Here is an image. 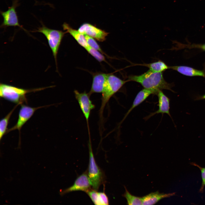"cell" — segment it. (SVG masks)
Masks as SVG:
<instances>
[{
	"mask_svg": "<svg viewBox=\"0 0 205 205\" xmlns=\"http://www.w3.org/2000/svg\"><path fill=\"white\" fill-rule=\"evenodd\" d=\"M42 24V26L38 28L35 32L43 34L46 37L52 51L57 66L58 51L62 40L67 32L60 30L49 28Z\"/></svg>",
	"mask_w": 205,
	"mask_h": 205,
	"instance_id": "4",
	"label": "cell"
},
{
	"mask_svg": "<svg viewBox=\"0 0 205 205\" xmlns=\"http://www.w3.org/2000/svg\"><path fill=\"white\" fill-rule=\"evenodd\" d=\"M21 105L18 120L16 124L7 130V133L15 130H17L20 132L22 126L32 117L36 110L46 106L32 107L23 104Z\"/></svg>",
	"mask_w": 205,
	"mask_h": 205,
	"instance_id": "8",
	"label": "cell"
},
{
	"mask_svg": "<svg viewBox=\"0 0 205 205\" xmlns=\"http://www.w3.org/2000/svg\"><path fill=\"white\" fill-rule=\"evenodd\" d=\"M158 99V110L151 113L145 118V120H147L151 116L156 114L161 113L166 114L171 118V116L170 113V99L162 91H159L157 94Z\"/></svg>",
	"mask_w": 205,
	"mask_h": 205,
	"instance_id": "11",
	"label": "cell"
},
{
	"mask_svg": "<svg viewBox=\"0 0 205 205\" xmlns=\"http://www.w3.org/2000/svg\"><path fill=\"white\" fill-rule=\"evenodd\" d=\"M85 49L88 53L94 58L98 62H101L106 61L104 56L99 51L89 46Z\"/></svg>",
	"mask_w": 205,
	"mask_h": 205,
	"instance_id": "20",
	"label": "cell"
},
{
	"mask_svg": "<svg viewBox=\"0 0 205 205\" xmlns=\"http://www.w3.org/2000/svg\"><path fill=\"white\" fill-rule=\"evenodd\" d=\"M128 81L123 80L115 75L109 73L102 93L99 114L101 118L106 104L111 97L118 91Z\"/></svg>",
	"mask_w": 205,
	"mask_h": 205,
	"instance_id": "3",
	"label": "cell"
},
{
	"mask_svg": "<svg viewBox=\"0 0 205 205\" xmlns=\"http://www.w3.org/2000/svg\"><path fill=\"white\" fill-rule=\"evenodd\" d=\"M190 164L198 167L200 171L202 183L199 191L200 192L202 193L205 186V167H202L195 163H191Z\"/></svg>",
	"mask_w": 205,
	"mask_h": 205,
	"instance_id": "23",
	"label": "cell"
},
{
	"mask_svg": "<svg viewBox=\"0 0 205 205\" xmlns=\"http://www.w3.org/2000/svg\"><path fill=\"white\" fill-rule=\"evenodd\" d=\"M103 205H108L109 201L108 198L104 192H99Z\"/></svg>",
	"mask_w": 205,
	"mask_h": 205,
	"instance_id": "24",
	"label": "cell"
},
{
	"mask_svg": "<svg viewBox=\"0 0 205 205\" xmlns=\"http://www.w3.org/2000/svg\"><path fill=\"white\" fill-rule=\"evenodd\" d=\"M86 193L95 204L103 205L99 193L97 191L91 189Z\"/></svg>",
	"mask_w": 205,
	"mask_h": 205,
	"instance_id": "21",
	"label": "cell"
},
{
	"mask_svg": "<svg viewBox=\"0 0 205 205\" xmlns=\"http://www.w3.org/2000/svg\"><path fill=\"white\" fill-rule=\"evenodd\" d=\"M169 68L175 70L182 74L187 76L205 77V72L203 71L197 70L189 67L175 66H169Z\"/></svg>",
	"mask_w": 205,
	"mask_h": 205,
	"instance_id": "15",
	"label": "cell"
},
{
	"mask_svg": "<svg viewBox=\"0 0 205 205\" xmlns=\"http://www.w3.org/2000/svg\"><path fill=\"white\" fill-rule=\"evenodd\" d=\"M89 148V162L87 174L92 188L97 191L103 181V175L95 161L90 141Z\"/></svg>",
	"mask_w": 205,
	"mask_h": 205,
	"instance_id": "5",
	"label": "cell"
},
{
	"mask_svg": "<svg viewBox=\"0 0 205 205\" xmlns=\"http://www.w3.org/2000/svg\"><path fill=\"white\" fill-rule=\"evenodd\" d=\"M127 81L139 83L144 89L151 91L153 94H157L159 91L163 89L174 92L171 89L172 85L165 80L162 72H154L149 69L140 75L129 76Z\"/></svg>",
	"mask_w": 205,
	"mask_h": 205,
	"instance_id": "1",
	"label": "cell"
},
{
	"mask_svg": "<svg viewBox=\"0 0 205 205\" xmlns=\"http://www.w3.org/2000/svg\"><path fill=\"white\" fill-rule=\"evenodd\" d=\"M91 185L87 173L85 172L78 176L71 186L61 192V195L77 191H82L87 192L91 189Z\"/></svg>",
	"mask_w": 205,
	"mask_h": 205,
	"instance_id": "10",
	"label": "cell"
},
{
	"mask_svg": "<svg viewBox=\"0 0 205 205\" xmlns=\"http://www.w3.org/2000/svg\"><path fill=\"white\" fill-rule=\"evenodd\" d=\"M19 104H17L10 112L0 121V140H1L3 136L7 131V126L9 120L13 112Z\"/></svg>",
	"mask_w": 205,
	"mask_h": 205,
	"instance_id": "18",
	"label": "cell"
},
{
	"mask_svg": "<svg viewBox=\"0 0 205 205\" xmlns=\"http://www.w3.org/2000/svg\"><path fill=\"white\" fill-rule=\"evenodd\" d=\"M64 30L69 33L76 40L77 42L85 49L89 46L85 35L78 30L71 28L69 24L64 22L62 25Z\"/></svg>",
	"mask_w": 205,
	"mask_h": 205,
	"instance_id": "14",
	"label": "cell"
},
{
	"mask_svg": "<svg viewBox=\"0 0 205 205\" xmlns=\"http://www.w3.org/2000/svg\"><path fill=\"white\" fill-rule=\"evenodd\" d=\"M86 41L88 45L101 52L102 54H105V53L103 51L99 45L94 38L87 35H84Z\"/></svg>",
	"mask_w": 205,
	"mask_h": 205,
	"instance_id": "22",
	"label": "cell"
},
{
	"mask_svg": "<svg viewBox=\"0 0 205 205\" xmlns=\"http://www.w3.org/2000/svg\"><path fill=\"white\" fill-rule=\"evenodd\" d=\"M152 94H153V93L151 91L144 88L140 91L136 95L132 106L126 113L121 123L134 108L141 104Z\"/></svg>",
	"mask_w": 205,
	"mask_h": 205,
	"instance_id": "16",
	"label": "cell"
},
{
	"mask_svg": "<svg viewBox=\"0 0 205 205\" xmlns=\"http://www.w3.org/2000/svg\"><path fill=\"white\" fill-rule=\"evenodd\" d=\"M125 191L123 196L126 200L128 205H142V198L136 196L131 194L125 187Z\"/></svg>",
	"mask_w": 205,
	"mask_h": 205,
	"instance_id": "19",
	"label": "cell"
},
{
	"mask_svg": "<svg viewBox=\"0 0 205 205\" xmlns=\"http://www.w3.org/2000/svg\"><path fill=\"white\" fill-rule=\"evenodd\" d=\"M205 99V94L203 95H199L196 96L194 99V100L197 101Z\"/></svg>",
	"mask_w": 205,
	"mask_h": 205,
	"instance_id": "25",
	"label": "cell"
},
{
	"mask_svg": "<svg viewBox=\"0 0 205 205\" xmlns=\"http://www.w3.org/2000/svg\"><path fill=\"white\" fill-rule=\"evenodd\" d=\"M78 30L84 35H87L99 41L105 40L109 33L96 27L90 24L85 23L82 24Z\"/></svg>",
	"mask_w": 205,
	"mask_h": 205,
	"instance_id": "9",
	"label": "cell"
},
{
	"mask_svg": "<svg viewBox=\"0 0 205 205\" xmlns=\"http://www.w3.org/2000/svg\"><path fill=\"white\" fill-rule=\"evenodd\" d=\"M46 88L27 89L17 87L11 85L1 83L0 96L8 101L17 104H21L25 101L26 95L29 92L43 90Z\"/></svg>",
	"mask_w": 205,
	"mask_h": 205,
	"instance_id": "2",
	"label": "cell"
},
{
	"mask_svg": "<svg viewBox=\"0 0 205 205\" xmlns=\"http://www.w3.org/2000/svg\"><path fill=\"white\" fill-rule=\"evenodd\" d=\"M196 46L197 47L200 48L203 50H205V44L202 45H198V46Z\"/></svg>",
	"mask_w": 205,
	"mask_h": 205,
	"instance_id": "26",
	"label": "cell"
},
{
	"mask_svg": "<svg viewBox=\"0 0 205 205\" xmlns=\"http://www.w3.org/2000/svg\"><path fill=\"white\" fill-rule=\"evenodd\" d=\"M108 74L98 72L93 75L91 88L89 93L90 96L93 93L102 92Z\"/></svg>",
	"mask_w": 205,
	"mask_h": 205,
	"instance_id": "12",
	"label": "cell"
},
{
	"mask_svg": "<svg viewBox=\"0 0 205 205\" xmlns=\"http://www.w3.org/2000/svg\"><path fill=\"white\" fill-rule=\"evenodd\" d=\"M143 65L148 67L150 70L155 72H162L169 68V66L161 60L148 64H145Z\"/></svg>",
	"mask_w": 205,
	"mask_h": 205,
	"instance_id": "17",
	"label": "cell"
},
{
	"mask_svg": "<svg viewBox=\"0 0 205 205\" xmlns=\"http://www.w3.org/2000/svg\"><path fill=\"white\" fill-rule=\"evenodd\" d=\"M74 93L88 124L91 112L95 107L90 99V95L85 91L80 93L77 90H75Z\"/></svg>",
	"mask_w": 205,
	"mask_h": 205,
	"instance_id": "7",
	"label": "cell"
},
{
	"mask_svg": "<svg viewBox=\"0 0 205 205\" xmlns=\"http://www.w3.org/2000/svg\"><path fill=\"white\" fill-rule=\"evenodd\" d=\"M175 192L160 193L158 191L152 192L142 198V205H153L162 199L175 195Z\"/></svg>",
	"mask_w": 205,
	"mask_h": 205,
	"instance_id": "13",
	"label": "cell"
},
{
	"mask_svg": "<svg viewBox=\"0 0 205 205\" xmlns=\"http://www.w3.org/2000/svg\"><path fill=\"white\" fill-rule=\"evenodd\" d=\"M19 5L18 0H14L12 6L9 7L7 11L0 12L3 18V21L1 27L6 28L9 26H17L24 30L27 31L20 24L19 22L16 9Z\"/></svg>",
	"mask_w": 205,
	"mask_h": 205,
	"instance_id": "6",
	"label": "cell"
}]
</instances>
